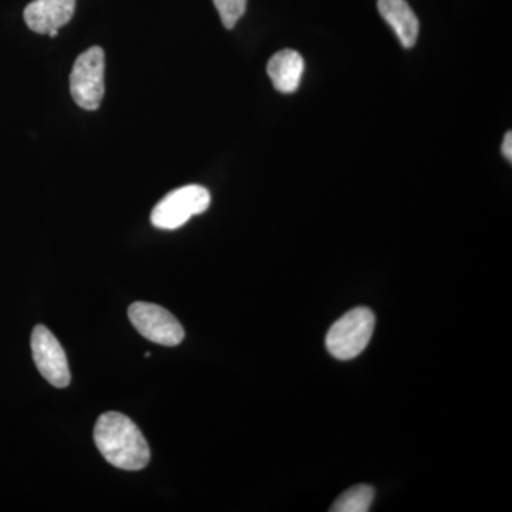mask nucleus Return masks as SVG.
I'll use <instances>...</instances> for the list:
<instances>
[{"instance_id": "20e7f679", "label": "nucleus", "mask_w": 512, "mask_h": 512, "mask_svg": "<svg viewBox=\"0 0 512 512\" xmlns=\"http://www.w3.org/2000/svg\"><path fill=\"white\" fill-rule=\"evenodd\" d=\"M70 93L83 110L99 109L104 96V52L99 46L77 57L70 74Z\"/></svg>"}, {"instance_id": "9b49d317", "label": "nucleus", "mask_w": 512, "mask_h": 512, "mask_svg": "<svg viewBox=\"0 0 512 512\" xmlns=\"http://www.w3.org/2000/svg\"><path fill=\"white\" fill-rule=\"evenodd\" d=\"M248 0H214L215 8L220 13L222 25L227 29H234L238 20L247 10Z\"/></svg>"}, {"instance_id": "6e6552de", "label": "nucleus", "mask_w": 512, "mask_h": 512, "mask_svg": "<svg viewBox=\"0 0 512 512\" xmlns=\"http://www.w3.org/2000/svg\"><path fill=\"white\" fill-rule=\"evenodd\" d=\"M305 60L296 50L285 49L271 57L266 72L278 92L284 94L295 93L301 84Z\"/></svg>"}, {"instance_id": "7ed1b4c3", "label": "nucleus", "mask_w": 512, "mask_h": 512, "mask_svg": "<svg viewBox=\"0 0 512 512\" xmlns=\"http://www.w3.org/2000/svg\"><path fill=\"white\" fill-rule=\"evenodd\" d=\"M211 194L201 185H185L165 195L151 212V222L160 229H177L187 224L194 215L208 210Z\"/></svg>"}, {"instance_id": "f03ea898", "label": "nucleus", "mask_w": 512, "mask_h": 512, "mask_svg": "<svg viewBox=\"0 0 512 512\" xmlns=\"http://www.w3.org/2000/svg\"><path fill=\"white\" fill-rule=\"evenodd\" d=\"M375 313L367 308H355L333 323L326 336V348L339 360L355 359L372 340Z\"/></svg>"}, {"instance_id": "1a4fd4ad", "label": "nucleus", "mask_w": 512, "mask_h": 512, "mask_svg": "<svg viewBox=\"0 0 512 512\" xmlns=\"http://www.w3.org/2000/svg\"><path fill=\"white\" fill-rule=\"evenodd\" d=\"M377 9L380 16L392 26L400 43L406 49H412L419 37L420 25L409 3L406 0H379Z\"/></svg>"}, {"instance_id": "39448f33", "label": "nucleus", "mask_w": 512, "mask_h": 512, "mask_svg": "<svg viewBox=\"0 0 512 512\" xmlns=\"http://www.w3.org/2000/svg\"><path fill=\"white\" fill-rule=\"evenodd\" d=\"M128 318L134 328L151 342L163 346H177L185 333L177 318L154 303L136 302L128 309Z\"/></svg>"}, {"instance_id": "f8f14e48", "label": "nucleus", "mask_w": 512, "mask_h": 512, "mask_svg": "<svg viewBox=\"0 0 512 512\" xmlns=\"http://www.w3.org/2000/svg\"><path fill=\"white\" fill-rule=\"evenodd\" d=\"M503 154L508 161H512V133L508 131L504 137Z\"/></svg>"}, {"instance_id": "0eeeda50", "label": "nucleus", "mask_w": 512, "mask_h": 512, "mask_svg": "<svg viewBox=\"0 0 512 512\" xmlns=\"http://www.w3.org/2000/svg\"><path fill=\"white\" fill-rule=\"evenodd\" d=\"M76 0H33L25 9V22L33 32L49 35L72 20Z\"/></svg>"}, {"instance_id": "423d86ee", "label": "nucleus", "mask_w": 512, "mask_h": 512, "mask_svg": "<svg viewBox=\"0 0 512 512\" xmlns=\"http://www.w3.org/2000/svg\"><path fill=\"white\" fill-rule=\"evenodd\" d=\"M33 360L37 370L55 387L69 386L70 369L66 353L46 326L37 325L32 333Z\"/></svg>"}, {"instance_id": "f257e3e1", "label": "nucleus", "mask_w": 512, "mask_h": 512, "mask_svg": "<svg viewBox=\"0 0 512 512\" xmlns=\"http://www.w3.org/2000/svg\"><path fill=\"white\" fill-rule=\"evenodd\" d=\"M94 441L101 456L121 470H143L151 451L140 429L124 414L104 413L94 427Z\"/></svg>"}, {"instance_id": "9d476101", "label": "nucleus", "mask_w": 512, "mask_h": 512, "mask_svg": "<svg viewBox=\"0 0 512 512\" xmlns=\"http://www.w3.org/2000/svg\"><path fill=\"white\" fill-rule=\"evenodd\" d=\"M375 500V490L370 485L360 484L345 491L333 503V512H367Z\"/></svg>"}]
</instances>
